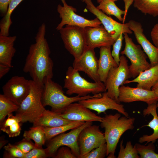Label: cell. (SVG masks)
I'll use <instances>...</instances> for the list:
<instances>
[{"label": "cell", "instance_id": "6da1fadb", "mask_svg": "<svg viewBox=\"0 0 158 158\" xmlns=\"http://www.w3.org/2000/svg\"><path fill=\"white\" fill-rule=\"evenodd\" d=\"M46 25L42 24L35 37V42L30 47L23 68L29 74L32 80L43 88L45 80L53 76L54 63L50 57L51 51L45 37Z\"/></svg>", "mask_w": 158, "mask_h": 158}, {"label": "cell", "instance_id": "7a4b0ae2", "mask_svg": "<svg viewBox=\"0 0 158 158\" xmlns=\"http://www.w3.org/2000/svg\"><path fill=\"white\" fill-rule=\"evenodd\" d=\"M135 119L134 117L121 116L118 113L106 114L100 122V126L104 130V138L107 147L108 158H116L115 153L122 135L128 130H133Z\"/></svg>", "mask_w": 158, "mask_h": 158}, {"label": "cell", "instance_id": "3957f363", "mask_svg": "<svg viewBox=\"0 0 158 158\" xmlns=\"http://www.w3.org/2000/svg\"><path fill=\"white\" fill-rule=\"evenodd\" d=\"M102 94L83 97L78 95L68 97L64 94L62 87L58 83L48 78L44 81L42 88V102L43 106H49L51 111L59 114L63 113L71 104L94 97H100Z\"/></svg>", "mask_w": 158, "mask_h": 158}, {"label": "cell", "instance_id": "277c9868", "mask_svg": "<svg viewBox=\"0 0 158 158\" xmlns=\"http://www.w3.org/2000/svg\"><path fill=\"white\" fill-rule=\"evenodd\" d=\"M63 87L67 90V95H71L76 94L80 97L106 92L103 83L88 81L80 75L79 71L74 70L71 66L68 67L66 72Z\"/></svg>", "mask_w": 158, "mask_h": 158}, {"label": "cell", "instance_id": "5b68a950", "mask_svg": "<svg viewBox=\"0 0 158 158\" xmlns=\"http://www.w3.org/2000/svg\"><path fill=\"white\" fill-rule=\"evenodd\" d=\"M42 88L32 80L29 93L16 111L22 123H34L46 110L42 102Z\"/></svg>", "mask_w": 158, "mask_h": 158}, {"label": "cell", "instance_id": "8992f818", "mask_svg": "<svg viewBox=\"0 0 158 158\" xmlns=\"http://www.w3.org/2000/svg\"><path fill=\"white\" fill-rule=\"evenodd\" d=\"M92 121H86L78 127L74 128L69 132L61 133L47 141L45 149L48 157L53 158L58 149L61 147H69L77 158H80V154L78 139L79 134L85 127L92 124Z\"/></svg>", "mask_w": 158, "mask_h": 158}, {"label": "cell", "instance_id": "52a82bcc", "mask_svg": "<svg viewBox=\"0 0 158 158\" xmlns=\"http://www.w3.org/2000/svg\"><path fill=\"white\" fill-rule=\"evenodd\" d=\"M125 42L124 49L121 52L122 55H125L129 59L131 64L129 69L131 78L136 77L141 72L151 67L150 63L147 60V56L139 45L133 42L128 34H124Z\"/></svg>", "mask_w": 158, "mask_h": 158}, {"label": "cell", "instance_id": "ba28073f", "mask_svg": "<svg viewBox=\"0 0 158 158\" xmlns=\"http://www.w3.org/2000/svg\"><path fill=\"white\" fill-rule=\"evenodd\" d=\"M59 31L65 48L74 59L79 58L87 47L85 28L66 25Z\"/></svg>", "mask_w": 158, "mask_h": 158}, {"label": "cell", "instance_id": "9c48e42d", "mask_svg": "<svg viewBox=\"0 0 158 158\" xmlns=\"http://www.w3.org/2000/svg\"><path fill=\"white\" fill-rule=\"evenodd\" d=\"M128 62L124 55L121 56L119 65L110 69L104 83L108 95L118 103L119 87L124 85L125 81L131 78Z\"/></svg>", "mask_w": 158, "mask_h": 158}, {"label": "cell", "instance_id": "30bf717a", "mask_svg": "<svg viewBox=\"0 0 158 158\" xmlns=\"http://www.w3.org/2000/svg\"><path fill=\"white\" fill-rule=\"evenodd\" d=\"M62 6L59 4L57 11L61 19L60 23L56 28L59 30L65 25L76 26L83 28L87 27H98L102 24L100 21L97 18L88 20L77 14L75 12L76 9L72 6L68 5L66 2Z\"/></svg>", "mask_w": 158, "mask_h": 158}, {"label": "cell", "instance_id": "8fae6325", "mask_svg": "<svg viewBox=\"0 0 158 158\" xmlns=\"http://www.w3.org/2000/svg\"><path fill=\"white\" fill-rule=\"evenodd\" d=\"M31 83L23 76H13L3 86V94L19 106L29 94Z\"/></svg>", "mask_w": 158, "mask_h": 158}, {"label": "cell", "instance_id": "7c38bea8", "mask_svg": "<svg viewBox=\"0 0 158 158\" xmlns=\"http://www.w3.org/2000/svg\"><path fill=\"white\" fill-rule=\"evenodd\" d=\"M78 142L80 158L102 143L106 142L104 133L100 130L99 126L92 124L81 131L78 136Z\"/></svg>", "mask_w": 158, "mask_h": 158}, {"label": "cell", "instance_id": "4fadbf2b", "mask_svg": "<svg viewBox=\"0 0 158 158\" xmlns=\"http://www.w3.org/2000/svg\"><path fill=\"white\" fill-rule=\"evenodd\" d=\"M86 8L96 16L103 26L112 37L116 40L121 34L126 33L130 34L132 31L129 28L128 23H119L98 9L93 4L91 0H85Z\"/></svg>", "mask_w": 158, "mask_h": 158}, {"label": "cell", "instance_id": "5bb4252c", "mask_svg": "<svg viewBox=\"0 0 158 158\" xmlns=\"http://www.w3.org/2000/svg\"><path fill=\"white\" fill-rule=\"evenodd\" d=\"M94 49L86 47L81 56L74 59L72 67L75 70L85 73L95 82H101L98 74V59Z\"/></svg>", "mask_w": 158, "mask_h": 158}, {"label": "cell", "instance_id": "9a60e30c", "mask_svg": "<svg viewBox=\"0 0 158 158\" xmlns=\"http://www.w3.org/2000/svg\"><path fill=\"white\" fill-rule=\"evenodd\" d=\"M78 102L90 110L95 111L98 114L111 109L117 111L127 117H129V114L126 111L124 105L110 97L106 91L103 92L100 97L90 98Z\"/></svg>", "mask_w": 158, "mask_h": 158}, {"label": "cell", "instance_id": "2e32d148", "mask_svg": "<svg viewBox=\"0 0 158 158\" xmlns=\"http://www.w3.org/2000/svg\"><path fill=\"white\" fill-rule=\"evenodd\" d=\"M118 99L119 103H129L140 101L148 104L157 102L158 98L152 90L137 87H132L123 85L119 87Z\"/></svg>", "mask_w": 158, "mask_h": 158}, {"label": "cell", "instance_id": "e0dca14e", "mask_svg": "<svg viewBox=\"0 0 158 158\" xmlns=\"http://www.w3.org/2000/svg\"><path fill=\"white\" fill-rule=\"evenodd\" d=\"M86 46L94 49L102 47H111L115 41L103 26L85 28Z\"/></svg>", "mask_w": 158, "mask_h": 158}, {"label": "cell", "instance_id": "ac0fdd59", "mask_svg": "<svg viewBox=\"0 0 158 158\" xmlns=\"http://www.w3.org/2000/svg\"><path fill=\"white\" fill-rule=\"evenodd\" d=\"M128 23L129 28L133 32L137 42L149 58L151 67L156 65L158 63V48L146 38L140 23L133 20H130Z\"/></svg>", "mask_w": 158, "mask_h": 158}, {"label": "cell", "instance_id": "d6986e66", "mask_svg": "<svg viewBox=\"0 0 158 158\" xmlns=\"http://www.w3.org/2000/svg\"><path fill=\"white\" fill-rule=\"evenodd\" d=\"M90 110L78 102H75L70 104L60 115L71 121L101 122L103 117L97 115Z\"/></svg>", "mask_w": 158, "mask_h": 158}, {"label": "cell", "instance_id": "ffe728a7", "mask_svg": "<svg viewBox=\"0 0 158 158\" xmlns=\"http://www.w3.org/2000/svg\"><path fill=\"white\" fill-rule=\"evenodd\" d=\"M118 66L111 55V47H100L98 59V74L100 81L104 83L110 69Z\"/></svg>", "mask_w": 158, "mask_h": 158}, {"label": "cell", "instance_id": "44dd1931", "mask_svg": "<svg viewBox=\"0 0 158 158\" xmlns=\"http://www.w3.org/2000/svg\"><path fill=\"white\" fill-rule=\"evenodd\" d=\"M158 82V63L140 73L135 78L127 80L124 84L137 83V87L151 90L152 87Z\"/></svg>", "mask_w": 158, "mask_h": 158}, {"label": "cell", "instance_id": "7402d4cb", "mask_svg": "<svg viewBox=\"0 0 158 158\" xmlns=\"http://www.w3.org/2000/svg\"><path fill=\"white\" fill-rule=\"evenodd\" d=\"M157 102L148 104L147 108L143 111L142 114L145 117L151 114L153 118L148 124L144 125L140 128L147 126L152 129L153 132L151 135H145L140 137L138 140V142L140 143L146 142L145 145H146L151 142L155 143L158 139V116L157 112Z\"/></svg>", "mask_w": 158, "mask_h": 158}, {"label": "cell", "instance_id": "603a6c76", "mask_svg": "<svg viewBox=\"0 0 158 158\" xmlns=\"http://www.w3.org/2000/svg\"><path fill=\"white\" fill-rule=\"evenodd\" d=\"M16 39L15 36L0 35V63L12 67V60L16 52L14 47Z\"/></svg>", "mask_w": 158, "mask_h": 158}, {"label": "cell", "instance_id": "cb8c5ba5", "mask_svg": "<svg viewBox=\"0 0 158 158\" xmlns=\"http://www.w3.org/2000/svg\"><path fill=\"white\" fill-rule=\"evenodd\" d=\"M60 114L46 109L33 123V126L56 127L68 124L72 121L63 118Z\"/></svg>", "mask_w": 158, "mask_h": 158}, {"label": "cell", "instance_id": "d4e9b609", "mask_svg": "<svg viewBox=\"0 0 158 158\" xmlns=\"http://www.w3.org/2000/svg\"><path fill=\"white\" fill-rule=\"evenodd\" d=\"M21 123L17 116L10 114L0 123V130L6 133L9 137H17L20 133Z\"/></svg>", "mask_w": 158, "mask_h": 158}, {"label": "cell", "instance_id": "484cf974", "mask_svg": "<svg viewBox=\"0 0 158 158\" xmlns=\"http://www.w3.org/2000/svg\"><path fill=\"white\" fill-rule=\"evenodd\" d=\"M24 138L33 140L36 147H42L46 141L44 127L33 126L28 130L24 131Z\"/></svg>", "mask_w": 158, "mask_h": 158}, {"label": "cell", "instance_id": "4316f807", "mask_svg": "<svg viewBox=\"0 0 158 158\" xmlns=\"http://www.w3.org/2000/svg\"><path fill=\"white\" fill-rule=\"evenodd\" d=\"M133 6L144 14L158 16V0H134Z\"/></svg>", "mask_w": 158, "mask_h": 158}, {"label": "cell", "instance_id": "83f0119b", "mask_svg": "<svg viewBox=\"0 0 158 158\" xmlns=\"http://www.w3.org/2000/svg\"><path fill=\"white\" fill-rule=\"evenodd\" d=\"M96 7L99 10L108 15L115 16L119 21L123 22L122 15L125 14V11L120 9L114 1L110 0H103Z\"/></svg>", "mask_w": 158, "mask_h": 158}, {"label": "cell", "instance_id": "f1b7e54d", "mask_svg": "<svg viewBox=\"0 0 158 158\" xmlns=\"http://www.w3.org/2000/svg\"><path fill=\"white\" fill-rule=\"evenodd\" d=\"M85 122L72 121L70 123L59 126L44 127L46 141L67 131L77 128L83 124Z\"/></svg>", "mask_w": 158, "mask_h": 158}, {"label": "cell", "instance_id": "f546056e", "mask_svg": "<svg viewBox=\"0 0 158 158\" xmlns=\"http://www.w3.org/2000/svg\"><path fill=\"white\" fill-rule=\"evenodd\" d=\"M23 0H11L9 4L8 11L0 22V35L9 36L10 27L12 23L11 14L16 7Z\"/></svg>", "mask_w": 158, "mask_h": 158}, {"label": "cell", "instance_id": "4dcf8cb0", "mask_svg": "<svg viewBox=\"0 0 158 158\" xmlns=\"http://www.w3.org/2000/svg\"><path fill=\"white\" fill-rule=\"evenodd\" d=\"M19 107L17 105L5 97L0 95V123L5 119L6 116L14 111H16Z\"/></svg>", "mask_w": 158, "mask_h": 158}, {"label": "cell", "instance_id": "1f68e13d", "mask_svg": "<svg viewBox=\"0 0 158 158\" xmlns=\"http://www.w3.org/2000/svg\"><path fill=\"white\" fill-rule=\"evenodd\" d=\"M123 140H122L120 144V150L117 158H140L136 147L133 146L129 141L127 142L126 147H124Z\"/></svg>", "mask_w": 158, "mask_h": 158}, {"label": "cell", "instance_id": "d6a6232c", "mask_svg": "<svg viewBox=\"0 0 158 158\" xmlns=\"http://www.w3.org/2000/svg\"><path fill=\"white\" fill-rule=\"evenodd\" d=\"M135 145L140 158H158V154L155 151L154 143L149 142L147 145L136 143Z\"/></svg>", "mask_w": 158, "mask_h": 158}, {"label": "cell", "instance_id": "836d02e7", "mask_svg": "<svg viewBox=\"0 0 158 158\" xmlns=\"http://www.w3.org/2000/svg\"><path fill=\"white\" fill-rule=\"evenodd\" d=\"M4 148L5 151L3 158H24L25 154L15 144L13 145L9 143Z\"/></svg>", "mask_w": 158, "mask_h": 158}, {"label": "cell", "instance_id": "e575fe53", "mask_svg": "<svg viewBox=\"0 0 158 158\" xmlns=\"http://www.w3.org/2000/svg\"><path fill=\"white\" fill-rule=\"evenodd\" d=\"M107 147L106 142L92 150L81 158H104L107 156Z\"/></svg>", "mask_w": 158, "mask_h": 158}, {"label": "cell", "instance_id": "d590c367", "mask_svg": "<svg viewBox=\"0 0 158 158\" xmlns=\"http://www.w3.org/2000/svg\"><path fill=\"white\" fill-rule=\"evenodd\" d=\"M123 34H121L114 43L112 45L113 49L111 51V55L118 66L120 61L119 54L123 39Z\"/></svg>", "mask_w": 158, "mask_h": 158}, {"label": "cell", "instance_id": "8d00e7d4", "mask_svg": "<svg viewBox=\"0 0 158 158\" xmlns=\"http://www.w3.org/2000/svg\"><path fill=\"white\" fill-rule=\"evenodd\" d=\"M48 157L45 149L35 147L25 154L24 158H46Z\"/></svg>", "mask_w": 158, "mask_h": 158}, {"label": "cell", "instance_id": "74e56055", "mask_svg": "<svg viewBox=\"0 0 158 158\" xmlns=\"http://www.w3.org/2000/svg\"><path fill=\"white\" fill-rule=\"evenodd\" d=\"M25 154L28 152L33 149L35 145L31 140L24 138L15 144Z\"/></svg>", "mask_w": 158, "mask_h": 158}, {"label": "cell", "instance_id": "f35d334b", "mask_svg": "<svg viewBox=\"0 0 158 158\" xmlns=\"http://www.w3.org/2000/svg\"><path fill=\"white\" fill-rule=\"evenodd\" d=\"M53 158H77L73 154L71 149L66 146H62L60 147Z\"/></svg>", "mask_w": 158, "mask_h": 158}, {"label": "cell", "instance_id": "ab89813d", "mask_svg": "<svg viewBox=\"0 0 158 158\" xmlns=\"http://www.w3.org/2000/svg\"><path fill=\"white\" fill-rule=\"evenodd\" d=\"M151 37L154 45L158 48V23L153 26L151 32Z\"/></svg>", "mask_w": 158, "mask_h": 158}, {"label": "cell", "instance_id": "60d3db41", "mask_svg": "<svg viewBox=\"0 0 158 158\" xmlns=\"http://www.w3.org/2000/svg\"><path fill=\"white\" fill-rule=\"evenodd\" d=\"M11 0H0V11L1 16H4L6 13L9 3Z\"/></svg>", "mask_w": 158, "mask_h": 158}, {"label": "cell", "instance_id": "b9f144b4", "mask_svg": "<svg viewBox=\"0 0 158 158\" xmlns=\"http://www.w3.org/2000/svg\"><path fill=\"white\" fill-rule=\"evenodd\" d=\"M11 67L8 65L0 63V78L1 79L9 71Z\"/></svg>", "mask_w": 158, "mask_h": 158}, {"label": "cell", "instance_id": "7bdbcfd3", "mask_svg": "<svg viewBox=\"0 0 158 158\" xmlns=\"http://www.w3.org/2000/svg\"><path fill=\"white\" fill-rule=\"evenodd\" d=\"M124 3V8L125 14L124 15L123 21V23L124 22L126 17L127 15L128 11L130 6L134 2V0H123Z\"/></svg>", "mask_w": 158, "mask_h": 158}, {"label": "cell", "instance_id": "ee69618b", "mask_svg": "<svg viewBox=\"0 0 158 158\" xmlns=\"http://www.w3.org/2000/svg\"><path fill=\"white\" fill-rule=\"evenodd\" d=\"M8 142L7 140H5L3 137H1L0 138V149L4 147Z\"/></svg>", "mask_w": 158, "mask_h": 158}, {"label": "cell", "instance_id": "f6af8a7d", "mask_svg": "<svg viewBox=\"0 0 158 158\" xmlns=\"http://www.w3.org/2000/svg\"><path fill=\"white\" fill-rule=\"evenodd\" d=\"M151 90L154 92L156 96L158 98V82L152 87Z\"/></svg>", "mask_w": 158, "mask_h": 158}, {"label": "cell", "instance_id": "bcb514c9", "mask_svg": "<svg viewBox=\"0 0 158 158\" xmlns=\"http://www.w3.org/2000/svg\"><path fill=\"white\" fill-rule=\"evenodd\" d=\"M103 0H97V2L99 3L101 1H102ZM111 0V1H117L118 0Z\"/></svg>", "mask_w": 158, "mask_h": 158}, {"label": "cell", "instance_id": "7dc6e473", "mask_svg": "<svg viewBox=\"0 0 158 158\" xmlns=\"http://www.w3.org/2000/svg\"><path fill=\"white\" fill-rule=\"evenodd\" d=\"M157 108L158 109V99L157 100Z\"/></svg>", "mask_w": 158, "mask_h": 158}, {"label": "cell", "instance_id": "c3c4849f", "mask_svg": "<svg viewBox=\"0 0 158 158\" xmlns=\"http://www.w3.org/2000/svg\"><path fill=\"white\" fill-rule=\"evenodd\" d=\"M82 1H83V2H84L85 1V0H81Z\"/></svg>", "mask_w": 158, "mask_h": 158}, {"label": "cell", "instance_id": "681fc988", "mask_svg": "<svg viewBox=\"0 0 158 158\" xmlns=\"http://www.w3.org/2000/svg\"></svg>", "mask_w": 158, "mask_h": 158}]
</instances>
